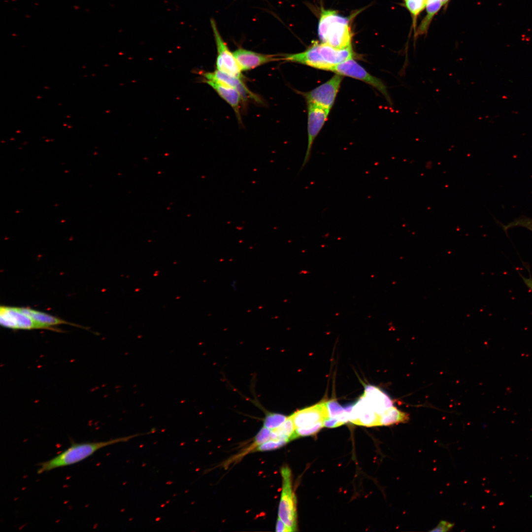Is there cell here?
Masks as SVG:
<instances>
[{"mask_svg":"<svg viewBox=\"0 0 532 532\" xmlns=\"http://www.w3.org/2000/svg\"><path fill=\"white\" fill-rule=\"evenodd\" d=\"M0 325L11 329H52L41 325L22 312L18 307L1 306L0 308Z\"/></svg>","mask_w":532,"mask_h":532,"instance_id":"obj_9","label":"cell"},{"mask_svg":"<svg viewBox=\"0 0 532 532\" xmlns=\"http://www.w3.org/2000/svg\"><path fill=\"white\" fill-rule=\"evenodd\" d=\"M342 80V76L335 74L329 80L313 90L303 93L307 103L330 112L335 100Z\"/></svg>","mask_w":532,"mask_h":532,"instance_id":"obj_7","label":"cell"},{"mask_svg":"<svg viewBox=\"0 0 532 532\" xmlns=\"http://www.w3.org/2000/svg\"><path fill=\"white\" fill-rule=\"evenodd\" d=\"M326 405L329 415V417L338 418L340 416L347 411L345 408L342 407L335 400H331L326 401Z\"/></svg>","mask_w":532,"mask_h":532,"instance_id":"obj_24","label":"cell"},{"mask_svg":"<svg viewBox=\"0 0 532 532\" xmlns=\"http://www.w3.org/2000/svg\"><path fill=\"white\" fill-rule=\"evenodd\" d=\"M231 285H232V287L235 290H236L235 281L233 280L232 281V283L231 284Z\"/></svg>","mask_w":532,"mask_h":532,"instance_id":"obj_30","label":"cell"},{"mask_svg":"<svg viewBox=\"0 0 532 532\" xmlns=\"http://www.w3.org/2000/svg\"><path fill=\"white\" fill-rule=\"evenodd\" d=\"M350 19L332 9L321 8L318 34L321 43L336 49L351 47Z\"/></svg>","mask_w":532,"mask_h":532,"instance_id":"obj_3","label":"cell"},{"mask_svg":"<svg viewBox=\"0 0 532 532\" xmlns=\"http://www.w3.org/2000/svg\"><path fill=\"white\" fill-rule=\"evenodd\" d=\"M282 477V491L279 504L278 516L291 532L297 530L296 498L292 487V472L287 466L280 469Z\"/></svg>","mask_w":532,"mask_h":532,"instance_id":"obj_4","label":"cell"},{"mask_svg":"<svg viewBox=\"0 0 532 532\" xmlns=\"http://www.w3.org/2000/svg\"><path fill=\"white\" fill-rule=\"evenodd\" d=\"M331 71L335 74L350 77L362 81L377 89L386 98L390 105L393 103L387 87L383 81L369 74L354 59H349L336 66Z\"/></svg>","mask_w":532,"mask_h":532,"instance_id":"obj_5","label":"cell"},{"mask_svg":"<svg viewBox=\"0 0 532 532\" xmlns=\"http://www.w3.org/2000/svg\"><path fill=\"white\" fill-rule=\"evenodd\" d=\"M343 425L336 418L329 417L323 421V426L327 428H335Z\"/></svg>","mask_w":532,"mask_h":532,"instance_id":"obj_27","label":"cell"},{"mask_svg":"<svg viewBox=\"0 0 532 532\" xmlns=\"http://www.w3.org/2000/svg\"><path fill=\"white\" fill-rule=\"evenodd\" d=\"M270 433L269 430L265 428H262L254 438L252 443L240 454L237 455L234 458L240 459L247 454L254 452V450L262 443L269 440Z\"/></svg>","mask_w":532,"mask_h":532,"instance_id":"obj_19","label":"cell"},{"mask_svg":"<svg viewBox=\"0 0 532 532\" xmlns=\"http://www.w3.org/2000/svg\"><path fill=\"white\" fill-rule=\"evenodd\" d=\"M210 22L217 49L216 69L241 79V70L233 52L220 34L215 20L211 18Z\"/></svg>","mask_w":532,"mask_h":532,"instance_id":"obj_6","label":"cell"},{"mask_svg":"<svg viewBox=\"0 0 532 532\" xmlns=\"http://www.w3.org/2000/svg\"><path fill=\"white\" fill-rule=\"evenodd\" d=\"M409 420V415L394 406L386 410L380 415V426H390L405 423Z\"/></svg>","mask_w":532,"mask_h":532,"instance_id":"obj_18","label":"cell"},{"mask_svg":"<svg viewBox=\"0 0 532 532\" xmlns=\"http://www.w3.org/2000/svg\"><path fill=\"white\" fill-rule=\"evenodd\" d=\"M18 309L35 322L51 328L55 331L56 329L54 328V326L61 324H69L75 326L74 324L68 323L56 317L29 307H18Z\"/></svg>","mask_w":532,"mask_h":532,"instance_id":"obj_16","label":"cell"},{"mask_svg":"<svg viewBox=\"0 0 532 532\" xmlns=\"http://www.w3.org/2000/svg\"><path fill=\"white\" fill-rule=\"evenodd\" d=\"M454 524L446 521H441L431 532H448L453 527Z\"/></svg>","mask_w":532,"mask_h":532,"instance_id":"obj_26","label":"cell"},{"mask_svg":"<svg viewBox=\"0 0 532 532\" xmlns=\"http://www.w3.org/2000/svg\"><path fill=\"white\" fill-rule=\"evenodd\" d=\"M524 281L528 286L532 290V280L530 279H525Z\"/></svg>","mask_w":532,"mask_h":532,"instance_id":"obj_29","label":"cell"},{"mask_svg":"<svg viewBox=\"0 0 532 532\" xmlns=\"http://www.w3.org/2000/svg\"><path fill=\"white\" fill-rule=\"evenodd\" d=\"M295 428L291 416H288L282 425L272 430L271 439L283 440L289 442L295 439Z\"/></svg>","mask_w":532,"mask_h":532,"instance_id":"obj_17","label":"cell"},{"mask_svg":"<svg viewBox=\"0 0 532 532\" xmlns=\"http://www.w3.org/2000/svg\"><path fill=\"white\" fill-rule=\"evenodd\" d=\"M203 82L212 88L233 108L238 119H240L241 106L244 102L240 94L233 88L214 79H203Z\"/></svg>","mask_w":532,"mask_h":532,"instance_id":"obj_13","label":"cell"},{"mask_svg":"<svg viewBox=\"0 0 532 532\" xmlns=\"http://www.w3.org/2000/svg\"><path fill=\"white\" fill-rule=\"evenodd\" d=\"M405 0H404V1H405Z\"/></svg>","mask_w":532,"mask_h":532,"instance_id":"obj_31","label":"cell"},{"mask_svg":"<svg viewBox=\"0 0 532 532\" xmlns=\"http://www.w3.org/2000/svg\"><path fill=\"white\" fill-rule=\"evenodd\" d=\"M280 56L281 61L331 71L341 63L354 59L356 55L352 47L342 49H336L327 44L315 41L303 52L284 54Z\"/></svg>","mask_w":532,"mask_h":532,"instance_id":"obj_1","label":"cell"},{"mask_svg":"<svg viewBox=\"0 0 532 532\" xmlns=\"http://www.w3.org/2000/svg\"><path fill=\"white\" fill-rule=\"evenodd\" d=\"M514 227H524L532 232V219L526 217H520L506 225L504 228L506 230Z\"/></svg>","mask_w":532,"mask_h":532,"instance_id":"obj_25","label":"cell"},{"mask_svg":"<svg viewBox=\"0 0 532 532\" xmlns=\"http://www.w3.org/2000/svg\"><path fill=\"white\" fill-rule=\"evenodd\" d=\"M290 415L295 429L310 427L329 418L326 402L297 410Z\"/></svg>","mask_w":532,"mask_h":532,"instance_id":"obj_10","label":"cell"},{"mask_svg":"<svg viewBox=\"0 0 532 532\" xmlns=\"http://www.w3.org/2000/svg\"><path fill=\"white\" fill-rule=\"evenodd\" d=\"M201 75L204 79H214L233 88L240 94L244 102L249 99L259 100V99L248 89L240 79L217 69L214 72H203Z\"/></svg>","mask_w":532,"mask_h":532,"instance_id":"obj_14","label":"cell"},{"mask_svg":"<svg viewBox=\"0 0 532 532\" xmlns=\"http://www.w3.org/2000/svg\"><path fill=\"white\" fill-rule=\"evenodd\" d=\"M322 427H323V421H321L310 427L296 429L295 431V439L299 437L314 434L318 432Z\"/></svg>","mask_w":532,"mask_h":532,"instance_id":"obj_22","label":"cell"},{"mask_svg":"<svg viewBox=\"0 0 532 532\" xmlns=\"http://www.w3.org/2000/svg\"><path fill=\"white\" fill-rule=\"evenodd\" d=\"M287 417L282 414L267 412L264 419L263 426L271 430H274L282 425Z\"/></svg>","mask_w":532,"mask_h":532,"instance_id":"obj_20","label":"cell"},{"mask_svg":"<svg viewBox=\"0 0 532 532\" xmlns=\"http://www.w3.org/2000/svg\"><path fill=\"white\" fill-rule=\"evenodd\" d=\"M276 532H291L290 529L283 523V522L278 517L276 524Z\"/></svg>","mask_w":532,"mask_h":532,"instance_id":"obj_28","label":"cell"},{"mask_svg":"<svg viewBox=\"0 0 532 532\" xmlns=\"http://www.w3.org/2000/svg\"><path fill=\"white\" fill-rule=\"evenodd\" d=\"M144 434L137 433L104 441L72 442L69 447L58 455L38 464L37 473L41 474L59 467L76 464L88 458L101 448L117 443L127 442Z\"/></svg>","mask_w":532,"mask_h":532,"instance_id":"obj_2","label":"cell"},{"mask_svg":"<svg viewBox=\"0 0 532 532\" xmlns=\"http://www.w3.org/2000/svg\"><path fill=\"white\" fill-rule=\"evenodd\" d=\"M233 53L241 71L251 70L270 62L281 61L280 55L259 53L241 47L235 50Z\"/></svg>","mask_w":532,"mask_h":532,"instance_id":"obj_11","label":"cell"},{"mask_svg":"<svg viewBox=\"0 0 532 532\" xmlns=\"http://www.w3.org/2000/svg\"><path fill=\"white\" fill-rule=\"evenodd\" d=\"M288 442L286 441L283 440L271 439L258 446L254 450V452L258 451H267L278 449L286 444Z\"/></svg>","mask_w":532,"mask_h":532,"instance_id":"obj_23","label":"cell"},{"mask_svg":"<svg viewBox=\"0 0 532 532\" xmlns=\"http://www.w3.org/2000/svg\"><path fill=\"white\" fill-rule=\"evenodd\" d=\"M363 395L366 398L374 411L380 415L393 406V402L390 398L376 386L366 385Z\"/></svg>","mask_w":532,"mask_h":532,"instance_id":"obj_15","label":"cell"},{"mask_svg":"<svg viewBox=\"0 0 532 532\" xmlns=\"http://www.w3.org/2000/svg\"><path fill=\"white\" fill-rule=\"evenodd\" d=\"M307 146L299 172L309 161L313 144L327 121L329 111L316 105L307 103Z\"/></svg>","mask_w":532,"mask_h":532,"instance_id":"obj_8","label":"cell"},{"mask_svg":"<svg viewBox=\"0 0 532 532\" xmlns=\"http://www.w3.org/2000/svg\"><path fill=\"white\" fill-rule=\"evenodd\" d=\"M406 8L413 18V25L415 30L416 22L419 14L426 7L427 0H405Z\"/></svg>","mask_w":532,"mask_h":532,"instance_id":"obj_21","label":"cell"},{"mask_svg":"<svg viewBox=\"0 0 532 532\" xmlns=\"http://www.w3.org/2000/svg\"><path fill=\"white\" fill-rule=\"evenodd\" d=\"M380 415L374 411L364 395L353 404L350 422L360 426L372 427L380 426Z\"/></svg>","mask_w":532,"mask_h":532,"instance_id":"obj_12","label":"cell"}]
</instances>
